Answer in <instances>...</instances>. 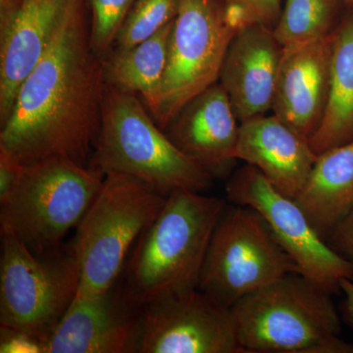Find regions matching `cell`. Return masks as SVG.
Segmentation results:
<instances>
[{
    "label": "cell",
    "mask_w": 353,
    "mask_h": 353,
    "mask_svg": "<svg viewBox=\"0 0 353 353\" xmlns=\"http://www.w3.org/2000/svg\"><path fill=\"white\" fill-rule=\"evenodd\" d=\"M327 243L334 252L353 266V211L334 228Z\"/></svg>",
    "instance_id": "484cf974"
},
{
    "label": "cell",
    "mask_w": 353,
    "mask_h": 353,
    "mask_svg": "<svg viewBox=\"0 0 353 353\" xmlns=\"http://www.w3.org/2000/svg\"><path fill=\"white\" fill-rule=\"evenodd\" d=\"M347 7H353V0H343Z\"/></svg>",
    "instance_id": "f546056e"
},
{
    "label": "cell",
    "mask_w": 353,
    "mask_h": 353,
    "mask_svg": "<svg viewBox=\"0 0 353 353\" xmlns=\"http://www.w3.org/2000/svg\"><path fill=\"white\" fill-rule=\"evenodd\" d=\"M294 201L327 241L334 228L353 211V141L318 155Z\"/></svg>",
    "instance_id": "ac0fdd59"
},
{
    "label": "cell",
    "mask_w": 353,
    "mask_h": 353,
    "mask_svg": "<svg viewBox=\"0 0 353 353\" xmlns=\"http://www.w3.org/2000/svg\"><path fill=\"white\" fill-rule=\"evenodd\" d=\"M173 22L137 46L113 48L102 59L106 85L139 95L145 108H150L157 99L166 69Z\"/></svg>",
    "instance_id": "ffe728a7"
},
{
    "label": "cell",
    "mask_w": 353,
    "mask_h": 353,
    "mask_svg": "<svg viewBox=\"0 0 353 353\" xmlns=\"http://www.w3.org/2000/svg\"><path fill=\"white\" fill-rule=\"evenodd\" d=\"M104 175L63 157L25 165L15 189L0 202V227L34 254L61 245L99 194Z\"/></svg>",
    "instance_id": "8992f818"
},
{
    "label": "cell",
    "mask_w": 353,
    "mask_h": 353,
    "mask_svg": "<svg viewBox=\"0 0 353 353\" xmlns=\"http://www.w3.org/2000/svg\"><path fill=\"white\" fill-rule=\"evenodd\" d=\"M136 0H88L90 46L101 59L112 50Z\"/></svg>",
    "instance_id": "603a6c76"
},
{
    "label": "cell",
    "mask_w": 353,
    "mask_h": 353,
    "mask_svg": "<svg viewBox=\"0 0 353 353\" xmlns=\"http://www.w3.org/2000/svg\"><path fill=\"white\" fill-rule=\"evenodd\" d=\"M138 353H243L229 307L201 290L143 306Z\"/></svg>",
    "instance_id": "8fae6325"
},
{
    "label": "cell",
    "mask_w": 353,
    "mask_h": 353,
    "mask_svg": "<svg viewBox=\"0 0 353 353\" xmlns=\"http://www.w3.org/2000/svg\"><path fill=\"white\" fill-rule=\"evenodd\" d=\"M317 157L308 139L274 114L240 124L236 159L256 167L290 199L303 190Z\"/></svg>",
    "instance_id": "2e32d148"
},
{
    "label": "cell",
    "mask_w": 353,
    "mask_h": 353,
    "mask_svg": "<svg viewBox=\"0 0 353 353\" xmlns=\"http://www.w3.org/2000/svg\"><path fill=\"white\" fill-rule=\"evenodd\" d=\"M228 201L256 210L299 273L321 285L332 294L341 292L343 279L353 281V266L334 252L315 231L303 209L285 196L256 168L243 165L226 183Z\"/></svg>",
    "instance_id": "30bf717a"
},
{
    "label": "cell",
    "mask_w": 353,
    "mask_h": 353,
    "mask_svg": "<svg viewBox=\"0 0 353 353\" xmlns=\"http://www.w3.org/2000/svg\"><path fill=\"white\" fill-rule=\"evenodd\" d=\"M0 352H41L43 345L41 341L22 332L1 326V343Z\"/></svg>",
    "instance_id": "4316f807"
},
{
    "label": "cell",
    "mask_w": 353,
    "mask_h": 353,
    "mask_svg": "<svg viewBox=\"0 0 353 353\" xmlns=\"http://www.w3.org/2000/svg\"><path fill=\"white\" fill-rule=\"evenodd\" d=\"M296 264L254 209L227 205L211 236L199 288L231 308L240 299L289 274Z\"/></svg>",
    "instance_id": "9c48e42d"
},
{
    "label": "cell",
    "mask_w": 353,
    "mask_h": 353,
    "mask_svg": "<svg viewBox=\"0 0 353 353\" xmlns=\"http://www.w3.org/2000/svg\"><path fill=\"white\" fill-rule=\"evenodd\" d=\"M24 167L8 150L0 148V202L6 201L15 189Z\"/></svg>",
    "instance_id": "d4e9b609"
},
{
    "label": "cell",
    "mask_w": 353,
    "mask_h": 353,
    "mask_svg": "<svg viewBox=\"0 0 353 353\" xmlns=\"http://www.w3.org/2000/svg\"><path fill=\"white\" fill-rule=\"evenodd\" d=\"M282 54L283 46L267 26H245L234 37L219 83L240 124L273 108Z\"/></svg>",
    "instance_id": "9a60e30c"
},
{
    "label": "cell",
    "mask_w": 353,
    "mask_h": 353,
    "mask_svg": "<svg viewBox=\"0 0 353 353\" xmlns=\"http://www.w3.org/2000/svg\"><path fill=\"white\" fill-rule=\"evenodd\" d=\"M228 12L241 25L262 24L274 29L282 12V0H222Z\"/></svg>",
    "instance_id": "cb8c5ba5"
},
{
    "label": "cell",
    "mask_w": 353,
    "mask_h": 353,
    "mask_svg": "<svg viewBox=\"0 0 353 353\" xmlns=\"http://www.w3.org/2000/svg\"><path fill=\"white\" fill-rule=\"evenodd\" d=\"M167 196L126 174H105L73 241L81 279L76 297L99 296L119 278L130 250L157 219Z\"/></svg>",
    "instance_id": "5b68a950"
},
{
    "label": "cell",
    "mask_w": 353,
    "mask_h": 353,
    "mask_svg": "<svg viewBox=\"0 0 353 353\" xmlns=\"http://www.w3.org/2000/svg\"><path fill=\"white\" fill-rule=\"evenodd\" d=\"M332 41L328 105L319 129L309 141L317 155L353 141V7H347Z\"/></svg>",
    "instance_id": "d6986e66"
},
{
    "label": "cell",
    "mask_w": 353,
    "mask_h": 353,
    "mask_svg": "<svg viewBox=\"0 0 353 353\" xmlns=\"http://www.w3.org/2000/svg\"><path fill=\"white\" fill-rule=\"evenodd\" d=\"M332 50V34L283 48L272 111L308 141L328 105Z\"/></svg>",
    "instance_id": "4fadbf2b"
},
{
    "label": "cell",
    "mask_w": 353,
    "mask_h": 353,
    "mask_svg": "<svg viewBox=\"0 0 353 353\" xmlns=\"http://www.w3.org/2000/svg\"><path fill=\"white\" fill-rule=\"evenodd\" d=\"M343 0H285L274 34L283 48L327 38L343 14Z\"/></svg>",
    "instance_id": "44dd1931"
},
{
    "label": "cell",
    "mask_w": 353,
    "mask_h": 353,
    "mask_svg": "<svg viewBox=\"0 0 353 353\" xmlns=\"http://www.w3.org/2000/svg\"><path fill=\"white\" fill-rule=\"evenodd\" d=\"M178 2L179 0H136L113 48H130L157 34L175 19Z\"/></svg>",
    "instance_id": "7402d4cb"
},
{
    "label": "cell",
    "mask_w": 353,
    "mask_h": 353,
    "mask_svg": "<svg viewBox=\"0 0 353 353\" xmlns=\"http://www.w3.org/2000/svg\"><path fill=\"white\" fill-rule=\"evenodd\" d=\"M239 31L222 0H179L163 79L148 108L158 127L164 131L183 106L219 82L227 51Z\"/></svg>",
    "instance_id": "ba28073f"
},
{
    "label": "cell",
    "mask_w": 353,
    "mask_h": 353,
    "mask_svg": "<svg viewBox=\"0 0 353 353\" xmlns=\"http://www.w3.org/2000/svg\"><path fill=\"white\" fill-rule=\"evenodd\" d=\"M143 306L126 287L75 297L44 343L43 353H137Z\"/></svg>",
    "instance_id": "7c38bea8"
},
{
    "label": "cell",
    "mask_w": 353,
    "mask_h": 353,
    "mask_svg": "<svg viewBox=\"0 0 353 353\" xmlns=\"http://www.w3.org/2000/svg\"><path fill=\"white\" fill-rule=\"evenodd\" d=\"M341 292L345 296V315L348 321L353 324V281L350 279H343L341 282Z\"/></svg>",
    "instance_id": "f1b7e54d"
},
{
    "label": "cell",
    "mask_w": 353,
    "mask_h": 353,
    "mask_svg": "<svg viewBox=\"0 0 353 353\" xmlns=\"http://www.w3.org/2000/svg\"><path fill=\"white\" fill-rule=\"evenodd\" d=\"M64 0H24L0 34V126L12 113L21 85L48 50Z\"/></svg>",
    "instance_id": "e0dca14e"
},
{
    "label": "cell",
    "mask_w": 353,
    "mask_h": 353,
    "mask_svg": "<svg viewBox=\"0 0 353 353\" xmlns=\"http://www.w3.org/2000/svg\"><path fill=\"white\" fill-rule=\"evenodd\" d=\"M88 167L104 176H134L164 196L176 190L205 192L214 179L172 143L138 94L108 85Z\"/></svg>",
    "instance_id": "277c9868"
},
{
    "label": "cell",
    "mask_w": 353,
    "mask_h": 353,
    "mask_svg": "<svg viewBox=\"0 0 353 353\" xmlns=\"http://www.w3.org/2000/svg\"><path fill=\"white\" fill-rule=\"evenodd\" d=\"M226 202L176 190L139 236L128 261V292L141 306L199 288L211 236Z\"/></svg>",
    "instance_id": "7a4b0ae2"
},
{
    "label": "cell",
    "mask_w": 353,
    "mask_h": 353,
    "mask_svg": "<svg viewBox=\"0 0 353 353\" xmlns=\"http://www.w3.org/2000/svg\"><path fill=\"white\" fill-rule=\"evenodd\" d=\"M24 0H0V34L6 31Z\"/></svg>",
    "instance_id": "83f0119b"
},
{
    "label": "cell",
    "mask_w": 353,
    "mask_h": 353,
    "mask_svg": "<svg viewBox=\"0 0 353 353\" xmlns=\"http://www.w3.org/2000/svg\"><path fill=\"white\" fill-rule=\"evenodd\" d=\"M80 265L73 243L34 254L1 229L0 322L43 345L78 294Z\"/></svg>",
    "instance_id": "52a82bcc"
},
{
    "label": "cell",
    "mask_w": 353,
    "mask_h": 353,
    "mask_svg": "<svg viewBox=\"0 0 353 353\" xmlns=\"http://www.w3.org/2000/svg\"><path fill=\"white\" fill-rule=\"evenodd\" d=\"M219 82L183 106L164 130L172 143L213 178L231 176L240 124Z\"/></svg>",
    "instance_id": "5bb4252c"
},
{
    "label": "cell",
    "mask_w": 353,
    "mask_h": 353,
    "mask_svg": "<svg viewBox=\"0 0 353 353\" xmlns=\"http://www.w3.org/2000/svg\"><path fill=\"white\" fill-rule=\"evenodd\" d=\"M87 8V0H64L50 46L0 126V148L23 165L63 157L87 167L94 152L106 83L90 46Z\"/></svg>",
    "instance_id": "6da1fadb"
},
{
    "label": "cell",
    "mask_w": 353,
    "mask_h": 353,
    "mask_svg": "<svg viewBox=\"0 0 353 353\" xmlns=\"http://www.w3.org/2000/svg\"><path fill=\"white\" fill-rule=\"evenodd\" d=\"M243 353H353L341 338L332 294L292 273L248 294L231 308Z\"/></svg>",
    "instance_id": "3957f363"
}]
</instances>
